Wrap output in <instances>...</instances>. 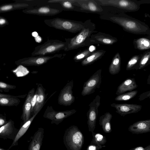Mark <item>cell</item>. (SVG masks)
<instances>
[{
    "instance_id": "cell-1",
    "label": "cell",
    "mask_w": 150,
    "mask_h": 150,
    "mask_svg": "<svg viewBox=\"0 0 150 150\" xmlns=\"http://www.w3.org/2000/svg\"><path fill=\"white\" fill-rule=\"evenodd\" d=\"M102 6L104 12L100 15L101 19L116 23L122 27L125 31L131 33L150 35L149 28L145 23L112 7Z\"/></svg>"
},
{
    "instance_id": "cell-2",
    "label": "cell",
    "mask_w": 150,
    "mask_h": 150,
    "mask_svg": "<svg viewBox=\"0 0 150 150\" xmlns=\"http://www.w3.org/2000/svg\"><path fill=\"white\" fill-rule=\"evenodd\" d=\"M96 28L95 24L91 20L85 21L82 29L73 38L65 39L66 46L64 50L68 51L93 44L91 41V36L97 32L95 30Z\"/></svg>"
},
{
    "instance_id": "cell-3",
    "label": "cell",
    "mask_w": 150,
    "mask_h": 150,
    "mask_svg": "<svg viewBox=\"0 0 150 150\" xmlns=\"http://www.w3.org/2000/svg\"><path fill=\"white\" fill-rule=\"evenodd\" d=\"M63 142L67 150H81L84 143V137L77 126L71 125L65 131Z\"/></svg>"
},
{
    "instance_id": "cell-4",
    "label": "cell",
    "mask_w": 150,
    "mask_h": 150,
    "mask_svg": "<svg viewBox=\"0 0 150 150\" xmlns=\"http://www.w3.org/2000/svg\"><path fill=\"white\" fill-rule=\"evenodd\" d=\"M44 22L47 26L57 29L65 30L72 33L80 32L84 25V22L55 18L45 19Z\"/></svg>"
},
{
    "instance_id": "cell-5",
    "label": "cell",
    "mask_w": 150,
    "mask_h": 150,
    "mask_svg": "<svg viewBox=\"0 0 150 150\" xmlns=\"http://www.w3.org/2000/svg\"><path fill=\"white\" fill-rule=\"evenodd\" d=\"M66 46L65 42L58 40H48L43 44L35 47L32 53V56H45L48 54L55 53L64 50Z\"/></svg>"
},
{
    "instance_id": "cell-6",
    "label": "cell",
    "mask_w": 150,
    "mask_h": 150,
    "mask_svg": "<svg viewBox=\"0 0 150 150\" xmlns=\"http://www.w3.org/2000/svg\"><path fill=\"white\" fill-rule=\"evenodd\" d=\"M96 0L101 6L112 7L124 12L137 11L140 8L141 4L134 0Z\"/></svg>"
},
{
    "instance_id": "cell-7",
    "label": "cell",
    "mask_w": 150,
    "mask_h": 150,
    "mask_svg": "<svg viewBox=\"0 0 150 150\" xmlns=\"http://www.w3.org/2000/svg\"><path fill=\"white\" fill-rule=\"evenodd\" d=\"M76 112V109L63 111H56L52 106H47L43 115L44 118L51 120L52 124L58 125L65 119L74 114Z\"/></svg>"
},
{
    "instance_id": "cell-8",
    "label": "cell",
    "mask_w": 150,
    "mask_h": 150,
    "mask_svg": "<svg viewBox=\"0 0 150 150\" xmlns=\"http://www.w3.org/2000/svg\"><path fill=\"white\" fill-rule=\"evenodd\" d=\"M73 3L77 7V11L96 13L100 15L104 12L103 7L96 0H74Z\"/></svg>"
},
{
    "instance_id": "cell-9",
    "label": "cell",
    "mask_w": 150,
    "mask_h": 150,
    "mask_svg": "<svg viewBox=\"0 0 150 150\" xmlns=\"http://www.w3.org/2000/svg\"><path fill=\"white\" fill-rule=\"evenodd\" d=\"M101 72V69H99L84 83L81 92L83 96L93 93L100 88L102 82Z\"/></svg>"
},
{
    "instance_id": "cell-10",
    "label": "cell",
    "mask_w": 150,
    "mask_h": 150,
    "mask_svg": "<svg viewBox=\"0 0 150 150\" xmlns=\"http://www.w3.org/2000/svg\"><path fill=\"white\" fill-rule=\"evenodd\" d=\"M100 97L98 95L96 96L89 105V109L87 112L88 131L91 132H93L96 128L98 112V108L100 105Z\"/></svg>"
},
{
    "instance_id": "cell-11",
    "label": "cell",
    "mask_w": 150,
    "mask_h": 150,
    "mask_svg": "<svg viewBox=\"0 0 150 150\" xmlns=\"http://www.w3.org/2000/svg\"><path fill=\"white\" fill-rule=\"evenodd\" d=\"M64 54H56L52 56H35L20 59L16 62L17 65L39 66L46 63L49 60L54 58H62Z\"/></svg>"
},
{
    "instance_id": "cell-12",
    "label": "cell",
    "mask_w": 150,
    "mask_h": 150,
    "mask_svg": "<svg viewBox=\"0 0 150 150\" xmlns=\"http://www.w3.org/2000/svg\"><path fill=\"white\" fill-rule=\"evenodd\" d=\"M74 81L71 80L67 82L61 90L58 98V103L61 105L69 106L71 105L75 100L72 91Z\"/></svg>"
},
{
    "instance_id": "cell-13",
    "label": "cell",
    "mask_w": 150,
    "mask_h": 150,
    "mask_svg": "<svg viewBox=\"0 0 150 150\" xmlns=\"http://www.w3.org/2000/svg\"><path fill=\"white\" fill-rule=\"evenodd\" d=\"M52 5H44L41 7L24 10V12L29 14L46 16L55 15L62 11V8L54 7Z\"/></svg>"
},
{
    "instance_id": "cell-14",
    "label": "cell",
    "mask_w": 150,
    "mask_h": 150,
    "mask_svg": "<svg viewBox=\"0 0 150 150\" xmlns=\"http://www.w3.org/2000/svg\"><path fill=\"white\" fill-rule=\"evenodd\" d=\"M110 105L116 109L117 113L122 116L138 112L141 110L142 108L140 105L127 103H113Z\"/></svg>"
},
{
    "instance_id": "cell-15",
    "label": "cell",
    "mask_w": 150,
    "mask_h": 150,
    "mask_svg": "<svg viewBox=\"0 0 150 150\" xmlns=\"http://www.w3.org/2000/svg\"><path fill=\"white\" fill-rule=\"evenodd\" d=\"M37 88L36 91L37 93L36 105L31 113V116L40 111L45 104L47 95L45 93L46 90L42 84L37 83Z\"/></svg>"
},
{
    "instance_id": "cell-16",
    "label": "cell",
    "mask_w": 150,
    "mask_h": 150,
    "mask_svg": "<svg viewBox=\"0 0 150 150\" xmlns=\"http://www.w3.org/2000/svg\"><path fill=\"white\" fill-rule=\"evenodd\" d=\"M91 42L93 44L100 43L105 45H112L117 41V39L111 35L104 33H96L91 36Z\"/></svg>"
},
{
    "instance_id": "cell-17",
    "label": "cell",
    "mask_w": 150,
    "mask_h": 150,
    "mask_svg": "<svg viewBox=\"0 0 150 150\" xmlns=\"http://www.w3.org/2000/svg\"><path fill=\"white\" fill-rule=\"evenodd\" d=\"M35 92L34 88H32L28 92L26 98L23 104L22 113L21 118L24 123L31 117V100Z\"/></svg>"
},
{
    "instance_id": "cell-18",
    "label": "cell",
    "mask_w": 150,
    "mask_h": 150,
    "mask_svg": "<svg viewBox=\"0 0 150 150\" xmlns=\"http://www.w3.org/2000/svg\"><path fill=\"white\" fill-rule=\"evenodd\" d=\"M128 130L136 134L149 132H150V119L136 122L129 127Z\"/></svg>"
},
{
    "instance_id": "cell-19",
    "label": "cell",
    "mask_w": 150,
    "mask_h": 150,
    "mask_svg": "<svg viewBox=\"0 0 150 150\" xmlns=\"http://www.w3.org/2000/svg\"><path fill=\"white\" fill-rule=\"evenodd\" d=\"M16 132L14 122L10 119L5 124L0 127V138L13 139L11 136L15 138L17 134Z\"/></svg>"
},
{
    "instance_id": "cell-20",
    "label": "cell",
    "mask_w": 150,
    "mask_h": 150,
    "mask_svg": "<svg viewBox=\"0 0 150 150\" xmlns=\"http://www.w3.org/2000/svg\"><path fill=\"white\" fill-rule=\"evenodd\" d=\"M44 129L39 128L35 133L28 147V150H40L44 137Z\"/></svg>"
},
{
    "instance_id": "cell-21",
    "label": "cell",
    "mask_w": 150,
    "mask_h": 150,
    "mask_svg": "<svg viewBox=\"0 0 150 150\" xmlns=\"http://www.w3.org/2000/svg\"><path fill=\"white\" fill-rule=\"evenodd\" d=\"M137 87L138 85L134 78H128L119 86L116 94L119 95L127 91H132Z\"/></svg>"
},
{
    "instance_id": "cell-22",
    "label": "cell",
    "mask_w": 150,
    "mask_h": 150,
    "mask_svg": "<svg viewBox=\"0 0 150 150\" xmlns=\"http://www.w3.org/2000/svg\"><path fill=\"white\" fill-rule=\"evenodd\" d=\"M112 117L110 113L106 112L100 117L99 124L105 133H110L112 131L110 121Z\"/></svg>"
},
{
    "instance_id": "cell-23",
    "label": "cell",
    "mask_w": 150,
    "mask_h": 150,
    "mask_svg": "<svg viewBox=\"0 0 150 150\" xmlns=\"http://www.w3.org/2000/svg\"><path fill=\"white\" fill-rule=\"evenodd\" d=\"M38 114V113H37L33 115L28 120L24 123L23 125L22 126L18 132L12 144L9 147V149L12 147L16 145L17 144L18 140L26 132L32 121Z\"/></svg>"
},
{
    "instance_id": "cell-24",
    "label": "cell",
    "mask_w": 150,
    "mask_h": 150,
    "mask_svg": "<svg viewBox=\"0 0 150 150\" xmlns=\"http://www.w3.org/2000/svg\"><path fill=\"white\" fill-rule=\"evenodd\" d=\"M105 52L106 51L103 50L95 51L81 61V64L83 66H84L93 64L101 58Z\"/></svg>"
},
{
    "instance_id": "cell-25",
    "label": "cell",
    "mask_w": 150,
    "mask_h": 150,
    "mask_svg": "<svg viewBox=\"0 0 150 150\" xmlns=\"http://www.w3.org/2000/svg\"><path fill=\"white\" fill-rule=\"evenodd\" d=\"M121 59L120 54L117 53L113 57L109 67V71L112 75L118 74L121 69Z\"/></svg>"
},
{
    "instance_id": "cell-26",
    "label": "cell",
    "mask_w": 150,
    "mask_h": 150,
    "mask_svg": "<svg viewBox=\"0 0 150 150\" xmlns=\"http://www.w3.org/2000/svg\"><path fill=\"white\" fill-rule=\"evenodd\" d=\"M48 3H59L62 8V10L77 11V7L75 6L73 3V0H51L48 1Z\"/></svg>"
},
{
    "instance_id": "cell-27",
    "label": "cell",
    "mask_w": 150,
    "mask_h": 150,
    "mask_svg": "<svg viewBox=\"0 0 150 150\" xmlns=\"http://www.w3.org/2000/svg\"><path fill=\"white\" fill-rule=\"evenodd\" d=\"M96 47L93 45H91L87 49L80 51L74 56L73 59L75 62L82 61L83 60L89 56L95 51Z\"/></svg>"
},
{
    "instance_id": "cell-28",
    "label": "cell",
    "mask_w": 150,
    "mask_h": 150,
    "mask_svg": "<svg viewBox=\"0 0 150 150\" xmlns=\"http://www.w3.org/2000/svg\"><path fill=\"white\" fill-rule=\"evenodd\" d=\"M20 100L17 97H0V106H17L20 102Z\"/></svg>"
},
{
    "instance_id": "cell-29",
    "label": "cell",
    "mask_w": 150,
    "mask_h": 150,
    "mask_svg": "<svg viewBox=\"0 0 150 150\" xmlns=\"http://www.w3.org/2000/svg\"><path fill=\"white\" fill-rule=\"evenodd\" d=\"M133 43L135 48L140 50H147L150 47V40L145 38L135 40Z\"/></svg>"
},
{
    "instance_id": "cell-30",
    "label": "cell",
    "mask_w": 150,
    "mask_h": 150,
    "mask_svg": "<svg viewBox=\"0 0 150 150\" xmlns=\"http://www.w3.org/2000/svg\"><path fill=\"white\" fill-rule=\"evenodd\" d=\"M93 136L91 144L101 146L105 144L107 142L106 137L100 133L91 132Z\"/></svg>"
},
{
    "instance_id": "cell-31",
    "label": "cell",
    "mask_w": 150,
    "mask_h": 150,
    "mask_svg": "<svg viewBox=\"0 0 150 150\" xmlns=\"http://www.w3.org/2000/svg\"><path fill=\"white\" fill-rule=\"evenodd\" d=\"M29 7V4L26 3L5 5L0 6V13L8 11L18 8H22Z\"/></svg>"
},
{
    "instance_id": "cell-32",
    "label": "cell",
    "mask_w": 150,
    "mask_h": 150,
    "mask_svg": "<svg viewBox=\"0 0 150 150\" xmlns=\"http://www.w3.org/2000/svg\"><path fill=\"white\" fill-rule=\"evenodd\" d=\"M136 55L132 57L128 61L126 67L127 70H130L136 69H138L139 60L142 56Z\"/></svg>"
},
{
    "instance_id": "cell-33",
    "label": "cell",
    "mask_w": 150,
    "mask_h": 150,
    "mask_svg": "<svg viewBox=\"0 0 150 150\" xmlns=\"http://www.w3.org/2000/svg\"><path fill=\"white\" fill-rule=\"evenodd\" d=\"M138 91L135 90L123 94L118 95L115 98V100L117 101H127L130 100L134 97L137 94Z\"/></svg>"
},
{
    "instance_id": "cell-34",
    "label": "cell",
    "mask_w": 150,
    "mask_h": 150,
    "mask_svg": "<svg viewBox=\"0 0 150 150\" xmlns=\"http://www.w3.org/2000/svg\"><path fill=\"white\" fill-rule=\"evenodd\" d=\"M150 52L149 51L142 55L139 60L138 69H141L145 67L149 61Z\"/></svg>"
},
{
    "instance_id": "cell-35",
    "label": "cell",
    "mask_w": 150,
    "mask_h": 150,
    "mask_svg": "<svg viewBox=\"0 0 150 150\" xmlns=\"http://www.w3.org/2000/svg\"><path fill=\"white\" fill-rule=\"evenodd\" d=\"M16 88L15 85H11L0 81V91L8 92Z\"/></svg>"
},
{
    "instance_id": "cell-36",
    "label": "cell",
    "mask_w": 150,
    "mask_h": 150,
    "mask_svg": "<svg viewBox=\"0 0 150 150\" xmlns=\"http://www.w3.org/2000/svg\"><path fill=\"white\" fill-rule=\"evenodd\" d=\"M105 146L103 145L99 146L93 144H90L87 147L86 150H99L103 147H105Z\"/></svg>"
},
{
    "instance_id": "cell-37",
    "label": "cell",
    "mask_w": 150,
    "mask_h": 150,
    "mask_svg": "<svg viewBox=\"0 0 150 150\" xmlns=\"http://www.w3.org/2000/svg\"><path fill=\"white\" fill-rule=\"evenodd\" d=\"M150 96V91L143 93L140 94L139 98V101H142L148 98H149Z\"/></svg>"
},
{
    "instance_id": "cell-38",
    "label": "cell",
    "mask_w": 150,
    "mask_h": 150,
    "mask_svg": "<svg viewBox=\"0 0 150 150\" xmlns=\"http://www.w3.org/2000/svg\"><path fill=\"white\" fill-rule=\"evenodd\" d=\"M27 94L23 95H21L18 96H14L10 94H4L0 93V97H17L18 98H25Z\"/></svg>"
},
{
    "instance_id": "cell-39",
    "label": "cell",
    "mask_w": 150,
    "mask_h": 150,
    "mask_svg": "<svg viewBox=\"0 0 150 150\" xmlns=\"http://www.w3.org/2000/svg\"><path fill=\"white\" fill-rule=\"evenodd\" d=\"M7 121L6 116L0 114V127L5 124Z\"/></svg>"
},
{
    "instance_id": "cell-40",
    "label": "cell",
    "mask_w": 150,
    "mask_h": 150,
    "mask_svg": "<svg viewBox=\"0 0 150 150\" xmlns=\"http://www.w3.org/2000/svg\"><path fill=\"white\" fill-rule=\"evenodd\" d=\"M129 150H150V145L145 148L142 146H137L130 149Z\"/></svg>"
},
{
    "instance_id": "cell-41",
    "label": "cell",
    "mask_w": 150,
    "mask_h": 150,
    "mask_svg": "<svg viewBox=\"0 0 150 150\" xmlns=\"http://www.w3.org/2000/svg\"><path fill=\"white\" fill-rule=\"evenodd\" d=\"M34 38L35 41L38 43L41 42L42 40V38L39 35Z\"/></svg>"
},
{
    "instance_id": "cell-42",
    "label": "cell",
    "mask_w": 150,
    "mask_h": 150,
    "mask_svg": "<svg viewBox=\"0 0 150 150\" xmlns=\"http://www.w3.org/2000/svg\"><path fill=\"white\" fill-rule=\"evenodd\" d=\"M6 23V21L4 18L0 19V25H2L5 24Z\"/></svg>"
},
{
    "instance_id": "cell-43",
    "label": "cell",
    "mask_w": 150,
    "mask_h": 150,
    "mask_svg": "<svg viewBox=\"0 0 150 150\" xmlns=\"http://www.w3.org/2000/svg\"><path fill=\"white\" fill-rule=\"evenodd\" d=\"M32 36L34 38L36 37L38 35V33L35 31L33 32L32 33Z\"/></svg>"
},
{
    "instance_id": "cell-44",
    "label": "cell",
    "mask_w": 150,
    "mask_h": 150,
    "mask_svg": "<svg viewBox=\"0 0 150 150\" xmlns=\"http://www.w3.org/2000/svg\"><path fill=\"white\" fill-rule=\"evenodd\" d=\"M150 75H149V76H148V79H147V84H150Z\"/></svg>"
},
{
    "instance_id": "cell-45",
    "label": "cell",
    "mask_w": 150,
    "mask_h": 150,
    "mask_svg": "<svg viewBox=\"0 0 150 150\" xmlns=\"http://www.w3.org/2000/svg\"><path fill=\"white\" fill-rule=\"evenodd\" d=\"M0 150H1V149H0Z\"/></svg>"
}]
</instances>
